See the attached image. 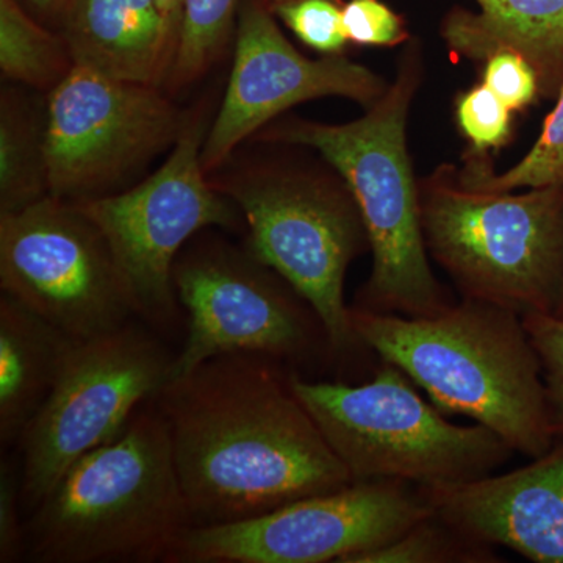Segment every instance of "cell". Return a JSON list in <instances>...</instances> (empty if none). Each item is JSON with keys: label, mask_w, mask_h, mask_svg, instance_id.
I'll return each mask as SVG.
<instances>
[{"label": "cell", "mask_w": 563, "mask_h": 563, "mask_svg": "<svg viewBox=\"0 0 563 563\" xmlns=\"http://www.w3.org/2000/svg\"><path fill=\"white\" fill-rule=\"evenodd\" d=\"M225 192L246 218L251 254L310 303L331 354L362 344L344 302V279L351 263L369 250V239L340 173L331 165L288 163L231 181Z\"/></svg>", "instance_id": "obj_7"}, {"label": "cell", "mask_w": 563, "mask_h": 563, "mask_svg": "<svg viewBox=\"0 0 563 563\" xmlns=\"http://www.w3.org/2000/svg\"><path fill=\"white\" fill-rule=\"evenodd\" d=\"M276 11L307 46L324 55L342 54L347 43L343 9L332 0H288Z\"/></svg>", "instance_id": "obj_24"}, {"label": "cell", "mask_w": 563, "mask_h": 563, "mask_svg": "<svg viewBox=\"0 0 563 563\" xmlns=\"http://www.w3.org/2000/svg\"><path fill=\"white\" fill-rule=\"evenodd\" d=\"M49 196L43 132L36 133L20 103L3 92L0 118V214L27 209Z\"/></svg>", "instance_id": "obj_20"}, {"label": "cell", "mask_w": 563, "mask_h": 563, "mask_svg": "<svg viewBox=\"0 0 563 563\" xmlns=\"http://www.w3.org/2000/svg\"><path fill=\"white\" fill-rule=\"evenodd\" d=\"M457 121L476 151L503 146L512 132V110L484 84L461 95Z\"/></svg>", "instance_id": "obj_25"}, {"label": "cell", "mask_w": 563, "mask_h": 563, "mask_svg": "<svg viewBox=\"0 0 563 563\" xmlns=\"http://www.w3.org/2000/svg\"><path fill=\"white\" fill-rule=\"evenodd\" d=\"M151 402L168 426L191 526L250 520L354 483L272 358L217 355Z\"/></svg>", "instance_id": "obj_1"}, {"label": "cell", "mask_w": 563, "mask_h": 563, "mask_svg": "<svg viewBox=\"0 0 563 563\" xmlns=\"http://www.w3.org/2000/svg\"><path fill=\"white\" fill-rule=\"evenodd\" d=\"M553 314L555 318H559V320H563V280L561 291H559L558 302H555Z\"/></svg>", "instance_id": "obj_32"}, {"label": "cell", "mask_w": 563, "mask_h": 563, "mask_svg": "<svg viewBox=\"0 0 563 563\" xmlns=\"http://www.w3.org/2000/svg\"><path fill=\"white\" fill-rule=\"evenodd\" d=\"M418 488L437 517L470 539L563 563V442L515 472Z\"/></svg>", "instance_id": "obj_15"}, {"label": "cell", "mask_w": 563, "mask_h": 563, "mask_svg": "<svg viewBox=\"0 0 563 563\" xmlns=\"http://www.w3.org/2000/svg\"><path fill=\"white\" fill-rule=\"evenodd\" d=\"M276 2H279V3H282V2H288V0H276Z\"/></svg>", "instance_id": "obj_33"}, {"label": "cell", "mask_w": 563, "mask_h": 563, "mask_svg": "<svg viewBox=\"0 0 563 563\" xmlns=\"http://www.w3.org/2000/svg\"><path fill=\"white\" fill-rule=\"evenodd\" d=\"M493 547L470 539L435 514L377 550L354 555L346 563H495Z\"/></svg>", "instance_id": "obj_22"}, {"label": "cell", "mask_w": 563, "mask_h": 563, "mask_svg": "<svg viewBox=\"0 0 563 563\" xmlns=\"http://www.w3.org/2000/svg\"><path fill=\"white\" fill-rule=\"evenodd\" d=\"M190 526L168 426L152 404L74 463L32 510L25 561L165 562Z\"/></svg>", "instance_id": "obj_4"}, {"label": "cell", "mask_w": 563, "mask_h": 563, "mask_svg": "<svg viewBox=\"0 0 563 563\" xmlns=\"http://www.w3.org/2000/svg\"><path fill=\"white\" fill-rule=\"evenodd\" d=\"M179 111L155 85L76 66L51 92L43 129L52 198H98L113 179L177 141Z\"/></svg>", "instance_id": "obj_13"}, {"label": "cell", "mask_w": 563, "mask_h": 563, "mask_svg": "<svg viewBox=\"0 0 563 563\" xmlns=\"http://www.w3.org/2000/svg\"><path fill=\"white\" fill-rule=\"evenodd\" d=\"M199 124L181 131L168 161L132 190L74 202L109 244L135 313L168 328L177 320V254L210 225L235 228L239 210L206 181Z\"/></svg>", "instance_id": "obj_10"}, {"label": "cell", "mask_w": 563, "mask_h": 563, "mask_svg": "<svg viewBox=\"0 0 563 563\" xmlns=\"http://www.w3.org/2000/svg\"><path fill=\"white\" fill-rule=\"evenodd\" d=\"M431 514L417 485L354 481L250 520L190 526L165 563H346Z\"/></svg>", "instance_id": "obj_9"}, {"label": "cell", "mask_w": 563, "mask_h": 563, "mask_svg": "<svg viewBox=\"0 0 563 563\" xmlns=\"http://www.w3.org/2000/svg\"><path fill=\"white\" fill-rule=\"evenodd\" d=\"M455 7L440 25L455 60L485 62L498 52L521 55L539 79L540 96L558 99L563 87V0H476Z\"/></svg>", "instance_id": "obj_17"}, {"label": "cell", "mask_w": 563, "mask_h": 563, "mask_svg": "<svg viewBox=\"0 0 563 563\" xmlns=\"http://www.w3.org/2000/svg\"><path fill=\"white\" fill-rule=\"evenodd\" d=\"M154 2L162 16L165 18L166 24L172 29L174 36L179 41L181 3H184V0H154Z\"/></svg>", "instance_id": "obj_30"}, {"label": "cell", "mask_w": 563, "mask_h": 563, "mask_svg": "<svg viewBox=\"0 0 563 563\" xmlns=\"http://www.w3.org/2000/svg\"><path fill=\"white\" fill-rule=\"evenodd\" d=\"M426 250L462 298L553 314L563 280V184L493 191L444 163L418 177Z\"/></svg>", "instance_id": "obj_5"}, {"label": "cell", "mask_w": 563, "mask_h": 563, "mask_svg": "<svg viewBox=\"0 0 563 563\" xmlns=\"http://www.w3.org/2000/svg\"><path fill=\"white\" fill-rule=\"evenodd\" d=\"M343 25L347 41L361 46L395 47L410 40L406 22L380 0H350Z\"/></svg>", "instance_id": "obj_27"}, {"label": "cell", "mask_w": 563, "mask_h": 563, "mask_svg": "<svg viewBox=\"0 0 563 563\" xmlns=\"http://www.w3.org/2000/svg\"><path fill=\"white\" fill-rule=\"evenodd\" d=\"M0 285L74 340L117 331L136 314L101 231L52 196L0 214Z\"/></svg>", "instance_id": "obj_11"}, {"label": "cell", "mask_w": 563, "mask_h": 563, "mask_svg": "<svg viewBox=\"0 0 563 563\" xmlns=\"http://www.w3.org/2000/svg\"><path fill=\"white\" fill-rule=\"evenodd\" d=\"M74 340L20 299L0 296V443H18L60 376Z\"/></svg>", "instance_id": "obj_18"}, {"label": "cell", "mask_w": 563, "mask_h": 563, "mask_svg": "<svg viewBox=\"0 0 563 563\" xmlns=\"http://www.w3.org/2000/svg\"><path fill=\"white\" fill-rule=\"evenodd\" d=\"M362 344L401 369L443 413L483 424L528 457L555 444L542 363L521 314L463 298L433 317L351 307Z\"/></svg>", "instance_id": "obj_2"}, {"label": "cell", "mask_w": 563, "mask_h": 563, "mask_svg": "<svg viewBox=\"0 0 563 563\" xmlns=\"http://www.w3.org/2000/svg\"><path fill=\"white\" fill-rule=\"evenodd\" d=\"M63 38L74 65L155 87L177 49L154 0H70Z\"/></svg>", "instance_id": "obj_16"}, {"label": "cell", "mask_w": 563, "mask_h": 563, "mask_svg": "<svg viewBox=\"0 0 563 563\" xmlns=\"http://www.w3.org/2000/svg\"><path fill=\"white\" fill-rule=\"evenodd\" d=\"M176 355L131 322L69 351L57 383L22 433L21 503L33 510L85 454L110 443L172 380Z\"/></svg>", "instance_id": "obj_8"}, {"label": "cell", "mask_w": 563, "mask_h": 563, "mask_svg": "<svg viewBox=\"0 0 563 563\" xmlns=\"http://www.w3.org/2000/svg\"><path fill=\"white\" fill-rule=\"evenodd\" d=\"M523 322L542 363L555 442H563V320L554 314L528 313Z\"/></svg>", "instance_id": "obj_26"}, {"label": "cell", "mask_w": 563, "mask_h": 563, "mask_svg": "<svg viewBox=\"0 0 563 563\" xmlns=\"http://www.w3.org/2000/svg\"><path fill=\"white\" fill-rule=\"evenodd\" d=\"M388 87L385 77L342 54L307 58L285 38L265 7L246 3L240 11L228 90L203 140V169L220 166L244 139L298 103L339 96L368 109Z\"/></svg>", "instance_id": "obj_14"}, {"label": "cell", "mask_w": 563, "mask_h": 563, "mask_svg": "<svg viewBox=\"0 0 563 563\" xmlns=\"http://www.w3.org/2000/svg\"><path fill=\"white\" fill-rule=\"evenodd\" d=\"M463 184L493 191H515L563 184V87L554 110L528 155L509 172L496 174L487 152L470 150L459 168Z\"/></svg>", "instance_id": "obj_21"}, {"label": "cell", "mask_w": 563, "mask_h": 563, "mask_svg": "<svg viewBox=\"0 0 563 563\" xmlns=\"http://www.w3.org/2000/svg\"><path fill=\"white\" fill-rule=\"evenodd\" d=\"M484 85L510 110H523L540 96L536 70L515 52L504 51L485 60Z\"/></svg>", "instance_id": "obj_28"}, {"label": "cell", "mask_w": 563, "mask_h": 563, "mask_svg": "<svg viewBox=\"0 0 563 563\" xmlns=\"http://www.w3.org/2000/svg\"><path fill=\"white\" fill-rule=\"evenodd\" d=\"M74 68L65 38L36 24L18 0H0V69L10 80L52 88Z\"/></svg>", "instance_id": "obj_19"}, {"label": "cell", "mask_w": 563, "mask_h": 563, "mask_svg": "<svg viewBox=\"0 0 563 563\" xmlns=\"http://www.w3.org/2000/svg\"><path fill=\"white\" fill-rule=\"evenodd\" d=\"M240 0H184L179 41L172 66L177 84L192 80L217 57Z\"/></svg>", "instance_id": "obj_23"}, {"label": "cell", "mask_w": 563, "mask_h": 563, "mask_svg": "<svg viewBox=\"0 0 563 563\" xmlns=\"http://www.w3.org/2000/svg\"><path fill=\"white\" fill-rule=\"evenodd\" d=\"M422 79L421 43L410 38L395 80L358 120L325 124L296 118L263 132V140L317 152L350 185L373 254L372 274L354 307L412 318L433 317L453 303L429 263L407 147L409 111Z\"/></svg>", "instance_id": "obj_3"}, {"label": "cell", "mask_w": 563, "mask_h": 563, "mask_svg": "<svg viewBox=\"0 0 563 563\" xmlns=\"http://www.w3.org/2000/svg\"><path fill=\"white\" fill-rule=\"evenodd\" d=\"M27 2L40 13L52 14L55 11L66 9L70 0H27Z\"/></svg>", "instance_id": "obj_31"}, {"label": "cell", "mask_w": 563, "mask_h": 563, "mask_svg": "<svg viewBox=\"0 0 563 563\" xmlns=\"http://www.w3.org/2000/svg\"><path fill=\"white\" fill-rule=\"evenodd\" d=\"M406 377L384 362L362 385L310 383L295 373L290 383L352 481L461 484L509 461L515 451L498 433L444 420Z\"/></svg>", "instance_id": "obj_6"}, {"label": "cell", "mask_w": 563, "mask_h": 563, "mask_svg": "<svg viewBox=\"0 0 563 563\" xmlns=\"http://www.w3.org/2000/svg\"><path fill=\"white\" fill-rule=\"evenodd\" d=\"M21 474L13 463H0V562L25 561V521L21 520Z\"/></svg>", "instance_id": "obj_29"}, {"label": "cell", "mask_w": 563, "mask_h": 563, "mask_svg": "<svg viewBox=\"0 0 563 563\" xmlns=\"http://www.w3.org/2000/svg\"><path fill=\"white\" fill-rule=\"evenodd\" d=\"M173 280L188 312V335L172 380L232 352L303 362L329 350L310 303L251 252L244 257L220 246L192 251L176 261Z\"/></svg>", "instance_id": "obj_12"}]
</instances>
